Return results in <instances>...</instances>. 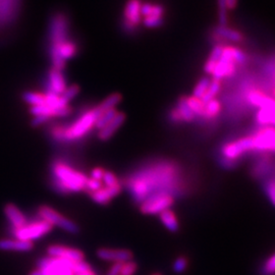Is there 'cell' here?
I'll use <instances>...</instances> for the list:
<instances>
[{
	"label": "cell",
	"instance_id": "cell-4",
	"mask_svg": "<svg viewBox=\"0 0 275 275\" xmlns=\"http://www.w3.org/2000/svg\"><path fill=\"white\" fill-rule=\"evenodd\" d=\"M38 215L41 219L49 223L50 226H58L73 234H77L80 232V227L76 222L65 217L64 215H61L60 213H58L53 208H51L49 206L46 205L40 206L38 208Z\"/></svg>",
	"mask_w": 275,
	"mask_h": 275
},
{
	"label": "cell",
	"instance_id": "cell-36",
	"mask_svg": "<svg viewBox=\"0 0 275 275\" xmlns=\"http://www.w3.org/2000/svg\"><path fill=\"white\" fill-rule=\"evenodd\" d=\"M188 260L185 257H178L175 263H173V271L177 273H182L183 271H186L187 267H188Z\"/></svg>",
	"mask_w": 275,
	"mask_h": 275
},
{
	"label": "cell",
	"instance_id": "cell-32",
	"mask_svg": "<svg viewBox=\"0 0 275 275\" xmlns=\"http://www.w3.org/2000/svg\"><path fill=\"white\" fill-rule=\"evenodd\" d=\"M79 93H80L79 85H71L70 87L66 88L65 91L60 96L65 100V102H66V103L68 104V102L70 100H73Z\"/></svg>",
	"mask_w": 275,
	"mask_h": 275
},
{
	"label": "cell",
	"instance_id": "cell-19",
	"mask_svg": "<svg viewBox=\"0 0 275 275\" xmlns=\"http://www.w3.org/2000/svg\"><path fill=\"white\" fill-rule=\"evenodd\" d=\"M32 242L20 241L17 239L0 240V251H14V252H29L33 249Z\"/></svg>",
	"mask_w": 275,
	"mask_h": 275
},
{
	"label": "cell",
	"instance_id": "cell-16",
	"mask_svg": "<svg viewBox=\"0 0 275 275\" xmlns=\"http://www.w3.org/2000/svg\"><path fill=\"white\" fill-rule=\"evenodd\" d=\"M48 91L49 93L61 95L65 91L66 83L65 79L60 70L51 68L48 73Z\"/></svg>",
	"mask_w": 275,
	"mask_h": 275
},
{
	"label": "cell",
	"instance_id": "cell-12",
	"mask_svg": "<svg viewBox=\"0 0 275 275\" xmlns=\"http://www.w3.org/2000/svg\"><path fill=\"white\" fill-rule=\"evenodd\" d=\"M141 0H128L125 7V28L128 31H134L142 23Z\"/></svg>",
	"mask_w": 275,
	"mask_h": 275
},
{
	"label": "cell",
	"instance_id": "cell-44",
	"mask_svg": "<svg viewBox=\"0 0 275 275\" xmlns=\"http://www.w3.org/2000/svg\"><path fill=\"white\" fill-rule=\"evenodd\" d=\"M224 2H226V8L228 9H233L234 7L237 6L238 4V0H224Z\"/></svg>",
	"mask_w": 275,
	"mask_h": 275
},
{
	"label": "cell",
	"instance_id": "cell-27",
	"mask_svg": "<svg viewBox=\"0 0 275 275\" xmlns=\"http://www.w3.org/2000/svg\"><path fill=\"white\" fill-rule=\"evenodd\" d=\"M221 88V84H220V81L218 80H212L210 81V85L208 87V90L206 91V93L203 95V97L201 98V101L203 102L204 104L208 103L209 101L215 99L216 95L219 93Z\"/></svg>",
	"mask_w": 275,
	"mask_h": 275
},
{
	"label": "cell",
	"instance_id": "cell-40",
	"mask_svg": "<svg viewBox=\"0 0 275 275\" xmlns=\"http://www.w3.org/2000/svg\"><path fill=\"white\" fill-rule=\"evenodd\" d=\"M49 119H50L49 117H46L44 115H36L32 120H31V126H32V128H38L40 126L44 125Z\"/></svg>",
	"mask_w": 275,
	"mask_h": 275
},
{
	"label": "cell",
	"instance_id": "cell-37",
	"mask_svg": "<svg viewBox=\"0 0 275 275\" xmlns=\"http://www.w3.org/2000/svg\"><path fill=\"white\" fill-rule=\"evenodd\" d=\"M102 187V182L100 180H96L93 178H88L87 182H86V190L89 191V193L92 192H96L98 190H100Z\"/></svg>",
	"mask_w": 275,
	"mask_h": 275
},
{
	"label": "cell",
	"instance_id": "cell-17",
	"mask_svg": "<svg viewBox=\"0 0 275 275\" xmlns=\"http://www.w3.org/2000/svg\"><path fill=\"white\" fill-rule=\"evenodd\" d=\"M120 191H121V186L118 185L115 187L101 188L96 192H92L89 194L91 199L95 203L99 204V205H107L112 198H114L118 195Z\"/></svg>",
	"mask_w": 275,
	"mask_h": 275
},
{
	"label": "cell",
	"instance_id": "cell-2",
	"mask_svg": "<svg viewBox=\"0 0 275 275\" xmlns=\"http://www.w3.org/2000/svg\"><path fill=\"white\" fill-rule=\"evenodd\" d=\"M247 56L241 49L234 46L224 45L221 56L211 74L213 80L220 81L223 78H229L234 75L237 65L246 63Z\"/></svg>",
	"mask_w": 275,
	"mask_h": 275
},
{
	"label": "cell",
	"instance_id": "cell-7",
	"mask_svg": "<svg viewBox=\"0 0 275 275\" xmlns=\"http://www.w3.org/2000/svg\"><path fill=\"white\" fill-rule=\"evenodd\" d=\"M52 226H50L44 220H41L38 222L33 223H27L25 226L18 229H15V236L17 240L20 241H27V242H33L42 238L45 234L51 231Z\"/></svg>",
	"mask_w": 275,
	"mask_h": 275
},
{
	"label": "cell",
	"instance_id": "cell-23",
	"mask_svg": "<svg viewBox=\"0 0 275 275\" xmlns=\"http://www.w3.org/2000/svg\"><path fill=\"white\" fill-rule=\"evenodd\" d=\"M159 216L161 222L163 223V226H164L168 230H170L171 232H177L178 230L179 224L176 214L172 211H170L169 209L163 211L159 214Z\"/></svg>",
	"mask_w": 275,
	"mask_h": 275
},
{
	"label": "cell",
	"instance_id": "cell-5",
	"mask_svg": "<svg viewBox=\"0 0 275 275\" xmlns=\"http://www.w3.org/2000/svg\"><path fill=\"white\" fill-rule=\"evenodd\" d=\"M37 265L43 275H75V263L67 260L45 257L38 260Z\"/></svg>",
	"mask_w": 275,
	"mask_h": 275
},
{
	"label": "cell",
	"instance_id": "cell-29",
	"mask_svg": "<svg viewBox=\"0 0 275 275\" xmlns=\"http://www.w3.org/2000/svg\"><path fill=\"white\" fill-rule=\"evenodd\" d=\"M221 110V105L219 101L213 99L205 104V110H204V118H213L215 117Z\"/></svg>",
	"mask_w": 275,
	"mask_h": 275
},
{
	"label": "cell",
	"instance_id": "cell-43",
	"mask_svg": "<svg viewBox=\"0 0 275 275\" xmlns=\"http://www.w3.org/2000/svg\"><path fill=\"white\" fill-rule=\"evenodd\" d=\"M169 118L173 121V122H180L182 121L179 113H178V111L176 109H173L172 111H170V113H169Z\"/></svg>",
	"mask_w": 275,
	"mask_h": 275
},
{
	"label": "cell",
	"instance_id": "cell-10",
	"mask_svg": "<svg viewBox=\"0 0 275 275\" xmlns=\"http://www.w3.org/2000/svg\"><path fill=\"white\" fill-rule=\"evenodd\" d=\"M68 34V20L63 14H57L53 16L50 29V42L51 45L59 44L67 40Z\"/></svg>",
	"mask_w": 275,
	"mask_h": 275
},
{
	"label": "cell",
	"instance_id": "cell-25",
	"mask_svg": "<svg viewBox=\"0 0 275 275\" xmlns=\"http://www.w3.org/2000/svg\"><path fill=\"white\" fill-rule=\"evenodd\" d=\"M22 98L26 103L30 104L31 106H40L46 104L45 94L38 93V92H32V91L24 92Z\"/></svg>",
	"mask_w": 275,
	"mask_h": 275
},
{
	"label": "cell",
	"instance_id": "cell-46",
	"mask_svg": "<svg viewBox=\"0 0 275 275\" xmlns=\"http://www.w3.org/2000/svg\"><path fill=\"white\" fill-rule=\"evenodd\" d=\"M77 275H96L95 274V272L93 271V270H89V271H87V272H84V273H80V274H77Z\"/></svg>",
	"mask_w": 275,
	"mask_h": 275
},
{
	"label": "cell",
	"instance_id": "cell-47",
	"mask_svg": "<svg viewBox=\"0 0 275 275\" xmlns=\"http://www.w3.org/2000/svg\"><path fill=\"white\" fill-rule=\"evenodd\" d=\"M153 275H161L160 273H155V274H153Z\"/></svg>",
	"mask_w": 275,
	"mask_h": 275
},
{
	"label": "cell",
	"instance_id": "cell-24",
	"mask_svg": "<svg viewBox=\"0 0 275 275\" xmlns=\"http://www.w3.org/2000/svg\"><path fill=\"white\" fill-rule=\"evenodd\" d=\"M222 48H223V45H215L213 48V50L211 51V53L206 61V64L205 65H204V69H205V71L207 74H212L213 73V70L214 68H215L217 63H218V60L221 56V52H222Z\"/></svg>",
	"mask_w": 275,
	"mask_h": 275
},
{
	"label": "cell",
	"instance_id": "cell-39",
	"mask_svg": "<svg viewBox=\"0 0 275 275\" xmlns=\"http://www.w3.org/2000/svg\"><path fill=\"white\" fill-rule=\"evenodd\" d=\"M265 190H266V194L272 205L275 206V181L268 182L266 187H265Z\"/></svg>",
	"mask_w": 275,
	"mask_h": 275
},
{
	"label": "cell",
	"instance_id": "cell-30",
	"mask_svg": "<svg viewBox=\"0 0 275 275\" xmlns=\"http://www.w3.org/2000/svg\"><path fill=\"white\" fill-rule=\"evenodd\" d=\"M186 99H187V103L190 106L191 110L194 112V114L203 117L204 110H205V104L203 103L201 99L196 98L194 96L186 97Z\"/></svg>",
	"mask_w": 275,
	"mask_h": 275
},
{
	"label": "cell",
	"instance_id": "cell-38",
	"mask_svg": "<svg viewBox=\"0 0 275 275\" xmlns=\"http://www.w3.org/2000/svg\"><path fill=\"white\" fill-rule=\"evenodd\" d=\"M74 273L75 275L77 274H80V273H84V272H87L89 270H91V266L86 263L84 260L83 261H80V262H77L75 263L74 265Z\"/></svg>",
	"mask_w": 275,
	"mask_h": 275
},
{
	"label": "cell",
	"instance_id": "cell-45",
	"mask_svg": "<svg viewBox=\"0 0 275 275\" xmlns=\"http://www.w3.org/2000/svg\"><path fill=\"white\" fill-rule=\"evenodd\" d=\"M30 275H43L42 274V271H41V269H37V270H34L30 273Z\"/></svg>",
	"mask_w": 275,
	"mask_h": 275
},
{
	"label": "cell",
	"instance_id": "cell-28",
	"mask_svg": "<svg viewBox=\"0 0 275 275\" xmlns=\"http://www.w3.org/2000/svg\"><path fill=\"white\" fill-rule=\"evenodd\" d=\"M117 112L118 111L114 108V109H110V110H107V111L103 112V113H101L96 118L95 128L98 129H103L107 124H109V122L112 120V118H113L116 115Z\"/></svg>",
	"mask_w": 275,
	"mask_h": 275
},
{
	"label": "cell",
	"instance_id": "cell-26",
	"mask_svg": "<svg viewBox=\"0 0 275 275\" xmlns=\"http://www.w3.org/2000/svg\"><path fill=\"white\" fill-rule=\"evenodd\" d=\"M177 110L178 111V113L182 119V121H186V122H191L195 118V114H194V112L191 110L190 106L187 103V99L186 97H181L179 98L178 102V107Z\"/></svg>",
	"mask_w": 275,
	"mask_h": 275
},
{
	"label": "cell",
	"instance_id": "cell-3",
	"mask_svg": "<svg viewBox=\"0 0 275 275\" xmlns=\"http://www.w3.org/2000/svg\"><path fill=\"white\" fill-rule=\"evenodd\" d=\"M96 115L93 109L89 110L81 115L73 125L65 128L64 130V141H76L83 138L85 135L95 127Z\"/></svg>",
	"mask_w": 275,
	"mask_h": 275
},
{
	"label": "cell",
	"instance_id": "cell-48",
	"mask_svg": "<svg viewBox=\"0 0 275 275\" xmlns=\"http://www.w3.org/2000/svg\"><path fill=\"white\" fill-rule=\"evenodd\" d=\"M274 96H275V91H274Z\"/></svg>",
	"mask_w": 275,
	"mask_h": 275
},
{
	"label": "cell",
	"instance_id": "cell-1",
	"mask_svg": "<svg viewBox=\"0 0 275 275\" xmlns=\"http://www.w3.org/2000/svg\"><path fill=\"white\" fill-rule=\"evenodd\" d=\"M55 188L63 194L79 193L86 190L88 178L80 171L67 166L65 163L56 161L52 165Z\"/></svg>",
	"mask_w": 275,
	"mask_h": 275
},
{
	"label": "cell",
	"instance_id": "cell-41",
	"mask_svg": "<svg viewBox=\"0 0 275 275\" xmlns=\"http://www.w3.org/2000/svg\"><path fill=\"white\" fill-rule=\"evenodd\" d=\"M104 172L105 170L103 168H100V167H96L93 170L91 171V178L96 179V180H102L104 176Z\"/></svg>",
	"mask_w": 275,
	"mask_h": 275
},
{
	"label": "cell",
	"instance_id": "cell-21",
	"mask_svg": "<svg viewBox=\"0 0 275 275\" xmlns=\"http://www.w3.org/2000/svg\"><path fill=\"white\" fill-rule=\"evenodd\" d=\"M122 100V96L119 93H113L109 95L107 98H105L103 101L101 102L99 105H97L95 108H93L94 113L96 115V118L103 112L110 110V109H114L116 107V105H118Z\"/></svg>",
	"mask_w": 275,
	"mask_h": 275
},
{
	"label": "cell",
	"instance_id": "cell-22",
	"mask_svg": "<svg viewBox=\"0 0 275 275\" xmlns=\"http://www.w3.org/2000/svg\"><path fill=\"white\" fill-rule=\"evenodd\" d=\"M216 36L217 38L230 41V42H234V43H241L243 40V36L241 32H239L237 30L227 28L226 26L224 27L219 26V28L216 29Z\"/></svg>",
	"mask_w": 275,
	"mask_h": 275
},
{
	"label": "cell",
	"instance_id": "cell-20",
	"mask_svg": "<svg viewBox=\"0 0 275 275\" xmlns=\"http://www.w3.org/2000/svg\"><path fill=\"white\" fill-rule=\"evenodd\" d=\"M249 101L255 106H258L263 109H271L275 107V100L264 95L259 91H251L249 93Z\"/></svg>",
	"mask_w": 275,
	"mask_h": 275
},
{
	"label": "cell",
	"instance_id": "cell-31",
	"mask_svg": "<svg viewBox=\"0 0 275 275\" xmlns=\"http://www.w3.org/2000/svg\"><path fill=\"white\" fill-rule=\"evenodd\" d=\"M210 81H211L208 78H202L197 83L195 89H194L193 96L201 99L203 97V95L206 93V91L208 90V87L210 85Z\"/></svg>",
	"mask_w": 275,
	"mask_h": 275
},
{
	"label": "cell",
	"instance_id": "cell-11",
	"mask_svg": "<svg viewBox=\"0 0 275 275\" xmlns=\"http://www.w3.org/2000/svg\"><path fill=\"white\" fill-rule=\"evenodd\" d=\"M252 138L254 143V150L275 152V128H264Z\"/></svg>",
	"mask_w": 275,
	"mask_h": 275
},
{
	"label": "cell",
	"instance_id": "cell-6",
	"mask_svg": "<svg viewBox=\"0 0 275 275\" xmlns=\"http://www.w3.org/2000/svg\"><path fill=\"white\" fill-rule=\"evenodd\" d=\"M173 203H175V200L168 194L156 193L142 202L140 210L146 215L160 214L163 211L168 210V208L173 205Z\"/></svg>",
	"mask_w": 275,
	"mask_h": 275
},
{
	"label": "cell",
	"instance_id": "cell-42",
	"mask_svg": "<svg viewBox=\"0 0 275 275\" xmlns=\"http://www.w3.org/2000/svg\"><path fill=\"white\" fill-rule=\"evenodd\" d=\"M120 268H121V263H114L112 265V267L108 270L106 275H119Z\"/></svg>",
	"mask_w": 275,
	"mask_h": 275
},
{
	"label": "cell",
	"instance_id": "cell-13",
	"mask_svg": "<svg viewBox=\"0 0 275 275\" xmlns=\"http://www.w3.org/2000/svg\"><path fill=\"white\" fill-rule=\"evenodd\" d=\"M48 256L51 258H58L63 260H67L70 262H80L84 260V254L80 250L68 248L65 246H60V244H53V246H49L47 249Z\"/></svg>",
	"mask_w": 275,
	"mask_h": 275
},
{
	"label": "cell",
	"instance_id": "cell-8",
	"mask_svg": "<svg viewBox=\"0 0 275 275\" xmlns=\"http://www.w3.org/2000/svg\"><path fill=\"white\" fill-rule=\"evenodd\" d=\"M142 22L147 28H158L164 19V8L157 3L145 2L141 7Z\"/></svg>",
	"mask_w": 275,
	"mask_h": 275
},
{
	"label": "cell",
	"instance_id": "cell-15",
	"mask_svg": "<svg viewBox=\"0 0 275 275\" xmlns=\"http://www.w3.org/2000/svg\"><path fill=\"white\" fill-rule=\"evenodd\" d=\"M126 119L127 116L124 112H117L116 115L112 118L109 124H107L103 129H99L98 139L102 142L108 141L110 138L113 137V135L118 130V129L125 124Z\"/></svg>",
	"mask_w": 275,
	"mask_h": 275
},
{
	"label": "cell",
	"instance_id": "cell-34",
	"mask_svg": "<svg viewBox=\"0 0 275 275\" xmlns=\"http://www.w3.org/2000/svg\"><path fill=\"white\" fill-rule=\"evenodd\" d=\"M102 180H103L104 185L106 187H115V186L120 185L119 181H118V178H116V176L114 175L113 172H111V171H105Z\"/></svg>",
	"mask_w": 275,
	"mask_h": 275
},
{
	"label": "cell",
	"instance_id": "cell-9",
	"mask_svg": "<svg viewBox=\"0 0 275 275\" xmlns=\"http://www.w3.org/2000/svg\"><path fill=\"white\" fill-rule=\"evenodd\" d=\"M254 150V143L252 137L243 138L226 145L222 149L223 158L236 161L243 153Z\"/></svg>",
	"mask_w": 275,
	"mask_h": 275
},
{
	"label": "cell",
	"instance_id": "cell-35",
	"mask_svg": "<svg viewBox=\"0 0 275 275\" xmlns=\"http://www.w3.org/2000/svg\"><path fill=\"white\" fill-rule=\"evenodd\" d=\"M263 275H275V254L265 262L263 269H262Z\"/></svg>",
	"mask_w": 275,
	"mask_h": 275
},
{
	"label": "cell",
	"instance_id": "cell-33",
	"mask_svg": "<svg viewBox=\"0 0 275 275\" xmlns=\"http://www.w3.org/2000/svg\"><path fill=\"white\" fill-rule=\"evenodd\" d=\"M137 263L132 262L131 260L122 263L119 275H134L137 271Z\"/></svg>",
	"mask_w": 275,
	"mask_h": 275
},
{
	"label": "cell",
	"instance_id": "cell-18",
	"mask_svg": "<svg viewBox=\"0 0 275 275\" xmlns=\"http://www.w3.org/2000/svg\"><path fill=\"white\" fill-rule=\"evenodd\" d=\"M3 212L5 214V216L7 217V219L9 220V222L13 224L15 229L22 228L28 223L25 214L13 203L6 204L3 208Z\"/></svg>",
	"mask_w": 275,
	"mask_h": 275
},
{
	"label": "cell",
	"instance_id": "cell-14",
	"mask_svg": "<svg viewBox=\"0 0 275 275\" xmlns=\"http://www.w3.org/2000/svg\"><path fill=\"white\" fill-rule=\"evenodd\" d=\"M96 254L97 257L101 260L114 262V263H121V264L130 261L132 258V253L129 250L99 249Z\"/></svg>",
	"mask_w": 275,
	"mask_h": 275
}]
</instances>
